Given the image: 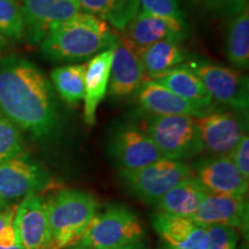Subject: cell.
<instances>
[{"instance_id":"1","label":"cell","mask_w":249,"mask_h":249,"mask_svg":"<svg viewBox=\"0 0 249 249\" xmlns=\"http://www.w3.org/2000/svg\"><path fill=\"white\" fill-rule=\"evenodd\" d=\"M0 114L36 139L51 138L59 128L53 88L27 59L9 57L0 62Z\"/></svg>"},{"instance_id":"2","label":"cell","mask_w":249,"mask_h":249,"mask_svg":"<svg viewBox=\"0 0 249 249\" xmlns=\"http://www.w3.org/2000/svg\"><path fill=\"white\" fill-rule=\"evenodd\" d=\"M118 43L119 37L105 21L81 11L52 27L39 43V49L48 60L70 64L114 49Z\"/></svg>"},{"instance_id":"3","label":"cell","mask_w":249,"mask_h":249,"mask_svg":"<svg viewBox=\"0 0 249 249\" xmlns=\"http://www.w3.org/2000/svg\"><path fill=\"white\" fill-rule=\"evenodd\" d=\"M50 248L64 249L79 241L97 213L95 197L76 189H62L46 201Z\"/></svg>"},{"instance_id":"4","label":"cell","mask_w":249,"mask_h":249,"mask_svg":"<svg viewBox=\"0 0 249 249\" xmlns=\"http://www.w3.org/2000/svg\"><path fill=\"white\" fill-rule=\"evenodd\" d=\"M142 129L166 160L183 161L204 150L195 117L152 114Z\"/></svg>"},{"instance_id":"5","label":"cell","mask_w":249,"mask_h":249,"mask_svg":"<svg viewBox=\"0 0 249 249\" xmlns=\"http://www.w3.org/2000/svg\"><path fill=\"white\" fill-rule=\"evenodd\" d=\"M144 227L134 211L123 205H111L95 214L80 240L92 249H111L140 242Z\"/></svg>"},{"instance_id":"6","label":"cell","mask_w":249,"mask_h":249,"mask_svg":"<svg viewBox=\"0 0 249 249\" xmlns=\"http://www.w3.org/2000/svg\"><path fill=\"white\" fill-rule=\"evenodd\" d=\"M193 176L192 167L186 163L166 158H161L141 169L120 172V178L127 188L147 203H157L171 188Z\"/></svg>"},{"instance_id":"7","label":"cell","mask_w":249,"mask_h":249,"mask_svg":"<svg viewBox=\"0 0 249 249\" xmlns=\"http://www.w3.org/2000/svg\"><path fill=\"white\" fill-rule=\"evenodd\" d=\"M189 67L200 76L213 101L247 113L249 105L248 76L233 68L207 61H191Z\"/></svg>"},{"instance_id":"8","label":"cell","mask_w":249,"mask_h":249,"mask_svg":"<svg viewBox=\"0 0 249 249\" xmlns=\"http://www.w3.org/2000/svg\"><path fill=\"white\" fill-rule=\"evenodd\" d=\"M44 170L24 155L0 161V200L6 205L38 194L49 186Z\"/></svg>"},{"instance_id":"9","label":"cell","mask_w":249,"mask_h":249,"mask_svg":"<svg viewBox=\"0 0 249 249\" xmlns=\"http://www.w3.org/2000/svg\"><path fill=\"white\" fill-rule=\"evenodd\" d=\"M119 39L136 54L143 50L165 39L181 40L188 33V24L185 20L158 17L139 11L133 20L123 30Z\"/></svg>"},{"instance_id":"10","label":"cell","mask_w":249,"mask_h":249,"mask_svg":"<svg viewBox=\"0 0 249 249\" xmlns=\"http://www.w3.org/2000/svg\"><path fill=\"white\" fill-rule=\"evenodd\" d=\"M108 151L121 171L141 169L163 158L147 133L135 124L118 127L111 136Z\"/></svg>"},{"instance_id":"11","label":"cell","mask_w":249,"mask_h":249,"mask_svg":"<svg viewBox=\"0 0 249 249\" xmlns=\"http://www.w3.org/2000/svg\"><path fill=\"white\" fill-rule=\"evenodd\" d=\"M204 150L213 156L230 155L246 134V124L239 112H213L195 117Z\"/></svg>"},{"instance_id":"12","label":"cell","mask_w":249,"mask_h":249,"mask_svg":"<svg viewBox=\"0 0 249 249\" xmlns=\"http://www.w3.org/2000/svg\"><path fill=\"white\" fill-rule=\"evenodd\" d=\"M26 38L39 44L55 24L82 11L79 0H21Z\"/></svg>"},{"instance_id":"13","label":"cell","mask_w":249,"mask_h":249,"mask_svg":"<svg viewBox=\"0 0 249 249\" xmlns=\"http://www.w3.org/2000/svg\"><path fill=\"white\" fill-rule=\"evenodd\" d=\"M193 173L209 193L246 197L249 182L236 169L229 155L202 158L193 166Z\"/></svg>"},{"instance_id":"14","label":"cell","mask_w":249,"mask_h":249,"mask_svg":"<svg viewBox=\"0 0 249 249\" xmlns=\"http://www.w3.org/2000/svg\"><path fill=\"white\" fill-rule=\"evenodd\" d=\"M14 229L26 249H49L50 227L46 201L38 194L27 196L17 204Z\"/></svg>"},{"instance_id":"15","label":"cell","mask_w":249,"mask_h":249,"mask_svg":"<svg viewBox=\"0 0 249 249\" xmlns=\"http://www.w3.org/2000/svg\"><path fill=\"white\" fill-rule=\"evenodd\" d=\"M248 203L246 197L208 192L192 219L200 225H225L248 231Z\"/></svg>"},{"instance_id":"16","label":"cell","mask_w":249,"mask_h":249,"mask_svg":"<svg viewBox=\"0 0 249 249\" xmlns=\"http://www.w3.org/2000/svg\"><path fill=\"white\" fill-rule=\"evenodd\" d=\"M148 80L139 55L119 39L113 49L108 93L117 98L128 97L138 93Z\"/></svg>"},{"instance_id":"17","label":"cell","mask_w":249,"mask_h":249,"mask_svg":"<svg viewBox=\"0 0 249 249\" xmlns=\"http://www.w3.org/2000/svg\"><path fill=\"white\" fill-rule=\"evenodd\" d=\"M152 225L170 249L205 248L207 226L200 225L192 218L160 213L152 217Z\"/></svg>"},{"instance_id":"18","label":"cell","mask_w":249,"mask_h":249,"mask_svg":"<svg viewBox=\"0 0 249 249\" xmlns=\"http://www.w3.org/2000/svg\"><path fill=\"white\" fill-rule=\"evenodd\" d=\"M112 60H113V49H110L93 55L86 64L83 118L85 123L89 126L95 124L96 112L107 93Z\"/></svg>"},{"instance_id":"19","label":"cell","mask_w":249,"mask_h":249,"mask_svg":"<svg viewBox=\"0 0 249 249\" xmlns=\"http://www.w3.org/2000/svg\"><path fill=\"white\" fill-rule=\"evenodd\" d=\"M170 91L201 108L205 113L213 111V99L200 76L187 64L176 66L154 79Z\"/></svg>"},{"instance_id":"20","label":"cell","mask_w":249,"mask_h":249,"mask_svg":"<svg viewBox=\"0 0 249 249\" xmlns=\"http://www.w3.org/2000/svg\"><path fill=\"white\" fill-rule=\"evenodd\" d=\"M138 95L143 110L155 116L200 117L205 114L201 108L179 97L154 80H148L139 90Z\"/></svg>"},{"instance_id":"21","label":"cell","mask_w":249,"mask_h":249,"mask_svg":"<svg viewBox=\"0 0 249 249\" xmlns=\"http://www.w3.org/2000/svg\"><path fill=\"white\" fill-rule=\"evenodd\" d=\"M208 191L194 176L171 188L157 201L160 213L192 218Z\"/></svg>"},{"instance_id":"22","label":"cell","mask_w":249,"mask_h":249,"mask_svg":"<svg viewBox=\"0 0 249 249\" xmlns=\"http://www.w3.org/2000/svg\"><path fill=\"white\" fill-rule=\"evenodd\" d=\"M149 80H154L186 60L187 54L180 40L165 39L155 43L139 54Z\"/></svg>"},{"instance_id":"23","label":"cell","mask_w":249,"mask_h":249,"mask_svg":"<svg viewBox=\"0 0 249 249\" xmlns=\"http://www.w3.org/2000/svg\"><path fill=\"white\" fill-rule=\"evenodd\" d=\"M81 9L123 31L139 12V0H79Z\"/></svg>"},{"instance_id":"24","label":"cell","mask_w":249,"mask_h":249,"mask_svg":"<svg viewBox=\"0 0 249 249\" xmlns=\"http://www.w3.org/2000/svg\"><path fill=\"white\" fill-rule=\"evenodd\" d=\"M226 55L240 71L249 67V12L247 6L233 15L226 31Z\"/></svg>"},{"instance_id":"25","label":"cell","mask_w":249,"mask_h":249,"mask_svg":"<svg viewBox=\"0 0 249 249\" xmlns=\"http://www.w3.org/2000/svg\"><path fill=\"white\" fill-rule=\"evenodd\" d=\"M86 64H70L51 71L52 85L67 104L77 105L85 95Z\"/></svg>"},{"instance_id":"26","label":"cell","mask_w":249,"mask_h":249,"mask_svg":"<svg viewBox=\"0 0 249 249\" xmlns=\"http://www.w3.org/2000/svg\"><path fill=\"white\" fill-rule=\"evenodd\" d=\"M0 35L11 42L26 38L23 15L18 0H0Z\"/></svg>"},{"instance_id":"27","label":"cell","mask_w":249,"mask_h":249,"mask_svg":"<svg viewBox=\"0 0 249 249\" xmlns=\"http://www.w3.org/2000/svg\"><path fill=\"white\" fill-rule=\"evenodd\" d=\"M23 155V143L17 124L0 114V161Z\"/></svg>"},{"instance_id":"28","label":"cell","mask_w":249,"mask_h":249,"mask_svg":"<svg viewBox=\"0 0 249 249\" xmlns=\"http://www.w3.org/2000/svg\"><path fill=\"white\" fill-rule=\"evenodd\" d=\"M239 234L235 229L225 225L207 226L204 249H236Z\"/></svg>"},{"instance_id":"29","label":"cell","mask_w":249,"mask_h":249,"mask_svg":"<svg viewBox=\"0 0 249 249\" xmlns=\"http://www.w3.org/2000/svg\"><path fill=\"white\" fill-rule=\"evenodd\" d=\"M139 11L158 17L185 20L178 0H139Z\"/></svg>"},{"instance_id":"30","label":"cell","mask_w":249,"mask_h":249,"mask_svg":"<svg viewBox=\"0 0 249 249\" xmlns=\"http://www.w3.org/2000/svg\"><path fill=\"white\" fill-rule=\"evenodd\" d=\"M208 12L224 17H233L246 7V0H191Z\"/></svg>"},{"instance_id":"31","label":"cell","mask_w":249,"mask_h":249,"mask_svg":"<svg viewBox=\"0 0 249 249\" xmlns=\"http://www.w3.org/2000/svg\"><path fill=\"white\" fill-rule=\"evenodd\" d=\"M229 156L242 176L249 179V138L247 134L242 136Z\"/></svg>"},{"instance_id":"32","label":"cell","mask_w":249,"mask_h":249,"mask_svg":"<svg viewBox=\"0 0 249 249\" xmlns=\"http://www.w3.org/2000/svg\"><path fill=\"white\" fill-rule=\"evenodd\" d=\"M15 210H17V205L14 204L9 205V207H7L4 210H0V231H1L7 224L13 222Z\"/></svg>"},{"instance_id":"33","label":"cell","mask_w":249,"mask_h":249,"mask_svg":"<svg viewBox=\"0 0 249 249\" xmlns=\"http://www.w3.org/2000/svg\"><path fill=\"white\" fill-rule=\"evenodd\" d=\"M111 249H147L140 242H134V244H129V245H124V246H120V247H116V248H111Z\"/></svg>"},{"instance_id":"34","label":"cell","mask_w":249,"mask_h":249,"mask_svg":"<svg viewBox=\"0 0 249 249\" xmlns=\"http://www.w3.org/2000/svg\"><path fill=\"white\" fill-rule=\"evenodd\" d=\"M64 249H92V248L90 247V246L87 245L86 242H83L82 240H79V241H76L75 244L68 246V247L64 248Z\"/></svg>"},{"instance_id":"35","label":"cell","mask_w":249,"mask_h":249,"mask_svg":"<svg viewBox=\"0 0 249 249\" xmlns=\"http://www.w3.org/2000/svg\"><path fill=\"white\" fill-rule=\"evenodd\" d=\"M0 249H26V248H24L20 242H17V244L12 246H0Z\"/></svg>"},{"instance_id":"36","label":"cell","mask_w":249,"mask_h":249,"mask_svg":"<svg viewBox=\"0 0 249 249\" xmlns=\"http://www.w3.org/2000/svg\"><path fill=\"white\" fill-rule=\"evenodd\" d=\"M6 45H7V40H6L4 37L0 35V57H1L2 51H4V50H5Z\"/></svg>"},{"instance_id":"37","label":"cell","mask_w":249,"mask_h":249,"mask_svg":"<svg viewBox=\"0 0 249 249\" xmlns=\"http://www.w3.org/2000/svg\"><path fill=\"white\" fill-rule=\"evenodd\" d=\"M7 207H9V205H6L4 202H2L1 200H0V210H4V209H6V208Z\"/></svg>"},{"instance_id":"38","label":"cell","mask_w":249,"mask_h":249,"mask_svg":"<svg viewBox=\"0 0 249 249\" xmlns=\"http://www.w3.org/2000/svg\"><path fill=\"white\" fill-rule=\"evenodd\" d=\"M241 249H248V248H247V246H242Z\"/></svg>"},{"instance_id":"39","label":"cell","mask_w":249,"mask_h":249,"mask_svg":"<svg viewBox=\"0 0 249 249\" xmlns=\"http://www.w3.org/2000/svg\"><path fill=\"white\" fill-rule=\"evenodd\" d=\"M18 1H21V0H18Z\"/></svg>"},{"instance_id":"40","label":"cell","mask_w":249,"mask_h":249,"mask_svg":"<svg viewBox=\"0 0 249 249\" xmlns=\"http://www.w3.org/2000/svg\"><path fill=\"white\" fill-rule=\"evenodd\" d=\"M246 1H247V0H246Z\"/></svg>"},{"instance_id":"41","label":"cell","mask_w":249,"mask_h":249,"mask_svg":"<svg viewBox=\"0 0 249 249\" xmlns=\"http://www.w3.org/2000/svg\"><path fill=\"white\" fill-rule=\"evenodd\" d=\"M169 249H170V248H169Z\"/></svg>"}]
</instances>
